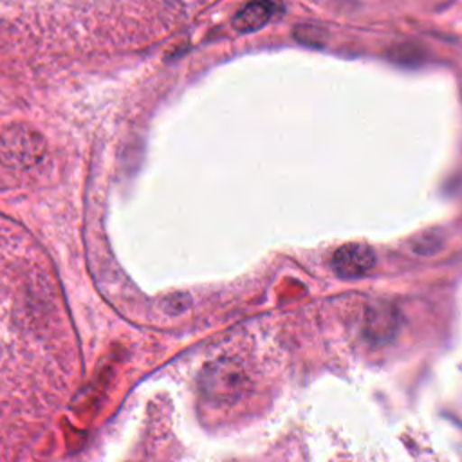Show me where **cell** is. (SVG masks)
<instances>
[{"instance_id": "1", "label": "cell", "mask_w": 462, "mask_h": 462, "mask_svg": "<svg viewBox=\"0 0 462 462\" xmlns=\"http://www.w3.org/2000/svg\"><path fill=\"white\" fill-rule=\"evenodd\" d=\"M247 383L245 368L235 357H220L204 368L200 375V392L206 401L227 406L245 393Z\"/></svg>"}, {"instance_id": "5", "label": "cell", "mask_w": 462, "mask_h": 462, "mask_svg": "<svg viewBox=\"0 0 462 462\" xmlns=\"http://www.w3.org/2000/svg\"><path fill=\"white\" fill-rule=\"evenodd\" d=\"M296 38L305 43V45H323V40H325V32L318 27H310V25H303V27H298L296 31Z\"/></svg>"}, {"instance_id": "4", "label": "cell", "mask_w": 462, "mask_h": 462, "mask_svg": "<svg viewBox=\"0 0 462 462\" xmlns=\"http://www.w3.org/2000/svg\"><path fill=\"white\" fill-rule=\"evenodd\" d=\"M274 5L269 0H253L233 20V25L240 32H254L271 22Z\"/></svg>"}, {"instance_id": "3", "label": "cell", "mask_w": 462, "mask_h": 462, "mask_svg": "<svg viewBox=\"0 0 462 462\" xmlns=\"http://www.w3.org/2000/svg\"><path fill=\"white\" fill-rule=\"evenodd\" d=\"M375 265V253L365 244L341 245L332 256V267L341 278L366 276Z\"/></svg>"}, {"instance_id": "2", "label": "cell", "mask_w": 462, "mask_h": 462, "mask_svg": "<svg viewBox=\"0 0 462 462\" xmlns=\"http://www.w3.org/2000/svg\"><path fill=\"white\" fill-rule=\"evenodd\" d=\"M45 150V139L27 126H9L0 134V162L9 168H31Z\"/></svg>"}]
</instances>
